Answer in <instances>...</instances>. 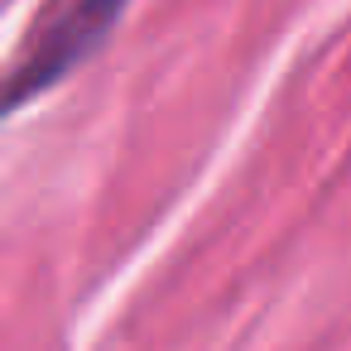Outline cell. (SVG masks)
Segmentation results:
<instances>
[{"label": "cell", "instance_id": "cell-1", "mask_svg": "<svg viewBox=\"0 0 351 351\" xmlns=\"http://www.w3.org/2000/svg\"><path fill=\"white\" fill-rule=\"evenodd\" d=\"M116 5H121V0H73V5H68V20H63L58 29L39 34V53H34V63L25 68L20 92H29V87L58 77L77 53H87V49L101 39V29L111 25Z\"/></svg>", "mask_w": 351, "mask_h": 351}]
</instances>
